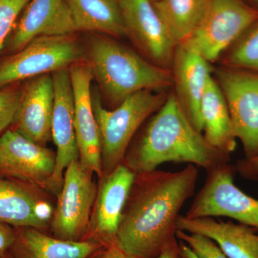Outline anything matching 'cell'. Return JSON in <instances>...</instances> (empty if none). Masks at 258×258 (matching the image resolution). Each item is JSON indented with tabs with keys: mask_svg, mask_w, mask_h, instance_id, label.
Instances as JSON below:
<instances>
[{
	"mask_svg": "<svg viewBox=\"0 0 258 258\" xmlns=\"http://www.w3.org/2000/svg\"><path fill=\"white\" fill-rule=\"evenodd\" d=\"M230 161V156L212 147L193 126L174 92L168 95L123 160L137 174L156 170L164 163H188L208 171Z\"/></svg>",
	"mask_w": 258,
	"mask_h": 258,
	"instance_id": "2",
	"label": "cell"
},
{
	"mask_svg": "<svg viewBox=\"0 0 258 258\" xmlns=\"http://www.w3.org/2000/svg\"><path fill=\"white\" fill-rule=\"evenodd\" d=\"M244 1L247 2L254 9L258 10V0H244Z\"/></svg>",
	"mask_w": 258,
	"mask_h": 258,
	"instance_id": "34",
	"label": "cell"
},
{
	"mask_svg": "<svg viewBox=\"0 0 258 258\" xmlns=\"http://www.w3.org/2000/svg\"><path fill=\"white\" fill-rule=\"evenodd\" d=\"M15 233L10 249L15 258H88L105 246L95 240H62L32 227H15Z\"/></svg>",
	"mask_w": 258,
	"mask_h": 258,
	"instance_id": "20",
	"label": "cell"
},
{
	"mask_svg": "<svg viewBox=\"0 0 258 258\" xmlns=\"http://www.w3.org/2000/svg\"><path fill=\"white\" fill-rule=\"evenodd\" d=\"M83 47L71 35L41 36L0 61V88L69 69L83 61Z\"/></svg>",
	"mask_w": 258,
	"mask_h": 258,
	"instance_id": "6",
	"label": "cell"
},
{
	"mask_svg": "<svg viewBox=\"0 0 258 258\" xmlns=\"http://www.w3.org/2000/svg\"><path fill=\"white\" fill-rule=\"evenodd\" d=\"M168 95L144 90L131 95L114 109L102 105L98 95L92 96L93 111L101 146L103 174L110 172L124 160L132 139L144 121L162 106Z\"/></svg>",
	"mask_w": 258,
	"mask_h": 258,
	"instance_id": "4",
	"label": "cell"
},
{
	"mask_svg": "<svg viewBox=\"0 0 258 258\" xmlns=\"http://www.w3.org/2000/svg\"><path fill=\"white\" fill-rule=\"evenodd\" d=\"M76 31L103 32L115 37L126 35L118 0H66Z\"/></svg>",
	"mask_w": 258,
	"mask_h": 258,
	"instance_id": "22",
	"label": "cell"
},
{
	"mask_svg": "<svg viewBox=\"0 0 258 258\" xmlns=\"http://www.w3.org/2000/svg\"><path fill=\"white\" fill-rule=\"evenodd\" d=\"M236 171L244 179L256 180L258 179V155L239 160L236 164Z\"/></svg>",
	"mask_w": 258,
	"mask_h": 258,
	"instance_id": "28",
	"label": "cell"
},
{
	"mask_svg": "<svg viewBox=\"0 0 258 258\" xmlns=\"http://www.w3.org/2000/svg\"><path fill=\"white\" fill-rule=\"evenodd\" d=\"M207 172L205 184L197 193L185 216L229 217L258 232V200L236 186L235 166L227 163Z\"/></svg>",
	"mask_w": 258,
	"mask_h": 258,
	"instance_id": "7",
	"label": "cell"
},
{
	"mask_svg": "<svg viewBox=\"0 0 258 258\" xmlns=\"http://www.w3.org/2000/svg\"><path fill=\"white\" fill-rule=\"evenodd\" d=\"M25 9L8 45L10 55L36 37L66 36L76 32L66 0H30Z\"/></svg>",
	"mask_w": 258,
	"mask_h": 258,
	"instance_id": "16",
	"label": "cell"
},
{
	"mask_svg": "<svg viewBox=\"0 0 258 258\" xmlns=\"http://www.w3.org/2000/svg\"><path fill=\"white\" fill-rule=\"evenodd\" d=\"M176 237L203 258H228L213 241L198 234L176 230Z\"/></svg>",
	"mask_w": 258,
	"mask_h": 258,
	"instance_id": "27",
	"label": "cell"
},
{
	"mask_svg": "<svg viewBox=\"0 0 258 258\" xmlns=\"http://www.w3.org/2000/svg\"><path fill=\"white\" fill-rule=\"evenodd\" d=\"M204 137L212 147L230 156L237 146L227 102L213 76L209 78L201 106Z\"/></svg>",
	"mask_w": 258,
	"mask_h": 258,
	"instance_id": "21",
	"label": "cell"
},
{
	"mask_svg": "<svg viewBox=\"0 0 258 258\" xmlns=\"http://www.w3.org/2000/svg\"><path fill=\"white\" fill-rule=\"evenodd\" d=\"M136 174L124 162L101 176L89 228L84 240L114 243Z\"/></svg>",
	"mask_w": 258,
	"mask_h": 258,
	"instance_id": "11",
	"label": "cell"
},
{
	"mask_svg": "<svg viewBox=\"0 0 258 258\" xmlns=\"http://www.w3.org/2000/svg\"><path fill=\"white\" fill-rule=\"evenodd\" d=\"M0 258H15V257L10 249V250L6 251V252H3V253H0Z\"/></svg>",
	"mask_w": 258,
	"mask_h": 258,
	"instance_id": "33",
	"label": "cell"
},
{
	"mask_svg": "<svg viewBox=\"0 0 258 258\" xmlns=\"http://www.w3.org/2000/svg\"><path fill=\"white\" fill-rule=\"evenodd\" d=\"M157 258H181L179 253V242L174 243L166 247Z\"/></svg>",
	"mask_w": 258,
	"mask_h": 258,
	"instance_id": "31",
	"label": "cell"
},
{
	"mask_svg": "<svg viewBox=\"0 0 258 258\" xmlns=\"http://www.w3.org/2000/svg\"><path fill=\"white\" fill-rule=\"evenodd\" d=\"M48 203L32 192L25 185L0 178V222L15 227L40 230L53 215Z\"/></svg>",
	"mask_w": 258,
	"mask_h": 258,
	"instance_id": "19",
	"label": "cell"
},
{
	"mask_svg": "<svg viewBox=\"0 0 258 258\" xmlns=\"http://www.w3.org/2000/svg\"><path fill=\"white\" fill-rule=\"evenodd\" d=\"M20 83L0 88V136L13 124L16 118L21 96Z\"/></svg>",
	"mask_w": 258,
	"mask_h": 258,
	"instance_id": "25",
	"label": "cell"
},
{
	"mask_svg": "<svg viewBox=\"0 0 258 258\" xmlns=\"http://www.w3.org/2000/svg\"><path fill=\"white\" fill-rule=\"evenodd\" d=\"M215 80L227 102L236 139L245 159L258 155V73L224 67Z\"/></svg>",
	"mask_w": 258,
	"mask_h": 258,
	"instance_id": "9",
	"label": "cell"
},
{
	"mask_svg": "<svg viewBox=\"0 0 258 258\" xmlns=\"http://www.w3.org/2000/svg\"><path fill=\"white\" fill-rule=\"evenodd\" d=\"M89 55L93 76L114 107L139 91H161L173 85L170 70L156 66L108 37H92Z\"/></svg>",
	"mask_w": 258,
	"mask_h": 258,
	"instance_id": "3",
	"label": "cell"
},
{
	"mask_svg": "<svg viewBox=\"0 0 258 258\" xmlns=\"http://www.w3.org/2000/svg\"><path fill=\"white\" fill-rule=\"evenodd\" d=\"M56 155L14 129L0 136V176L8 179L50 186Z\"/></svg>",
	"mask_w": 258,
	"mask_h": 258,
	"instance_id": "10",
	"label": "cell"
},
{
	"mask_svg": "<svg viewBox=\"0 0 258 258\" xmlns=\"http://www.w3.org/2000/svg\"><path fill=\"white\" fill-rule=\"evenodd\" d=\"M55 101L52 120V138L57 149L55 166L51 178L52 189L62 187L64 171L75 159H79L74 123V96L69 69L52 74Z\"/></svg>",
	"mask_w": 258,
	"mask_h": 258,
	"instance_id": "14",
	"label": "cell"
},
{
	"mask_svg": "<svg viewBox=\"0 0 258 258\" xmlns=\"http://www.w3.org/2000/svg\"><path fill=\"white\" fill-rule=\"evenodd\" d=\"M15 227L0 222V253L11 249L15 240Z\"/></svg>",
	"mask_w": 258,
	"mask_h": 258,
	"instance_id": "30",
	"label": "cell"
},
{
	"mask_svg": "<svg viewBox=\"0 0 258 258\" xmlns=\"http://www.w3.org/2000/svg\"><path fill=\"white\" fill-rule=\"evenodd\" d=\"M93 174L79 159L68 166L52 215L51 227L54 237L64 240H84L97 195Z\"/></svg>",
	"mask_w": 258,
	"mask_h": 258,
	"instance_id": "8",
	"label": "cell"
},
{
	"mask_svg": "<svg viewBox=\"0 0 258 258\" xmlns=\"http://www.w3.org/2000/svg\"><path fill=\"white\" fill-rule=\"evenodd\" d=\"M176 230L208 237L228 258H258V232L243 224L212 217L188 218L179 215Z\"/></svg>",
	"mask_w": 258,
	"mask_h": 258,
	"instance_id": "18",
	"label": "cell"
},
{
	"mask_svg": "<svg viewBox=\"0 0 258 258\" xmlns=\"http://www.w3.org/2000/svg\"><path fill=\"white\" fill-rule=\"evenodd\" d=\"M74 96V123L79 148V159L88 170L98 177L103 175L99 129L93 111L90 63L81 62L69 69Z\"/></svg>",
	"mask_w": 258,
	"mask_h": 258,
	"instance_id": "13",
	"label": "cell"
},
{
	"mask_svg": "<svg viewBox=\"0 0 258 258\" xmlns=\"http://www.w3.org/2000/svg\"><path fill=\"white\" fill-rule=\"evenodd\" d=\"M257 20L258 10L244 0H209L201 21L180 45L212 62Z\"/></svg>",
	"mask_w": 258,
	"mask_h": 258,
	"instance_id": "5",
	"label": "cell"
},
{
	"mask_svg": "<svg viewBox=\"0 0 258 258\" xmlns=\"http://www.w3.org/2000/svg\"><path fill=\"white\" fill-rule=\"evenodd\" d=\"M179 248L181 258H203L197 254L189 246L182 241H179Z\"/></svg>",
	"mask_w": 258,
	"mask_h": 258,
	"instance_id": "32",
	"label": "cell"
},
{
	"mask_svg": "<svg viewBox=\"0 0 258 258\" xmlns=\"http://www.w3.org/2000/svg\"><path fill=\"white\" fill-rule=\"evenodd\" d=\"M171 67L176 99L193 126L203 133L201 106L205 86L212 76L210 62L197 52L179 45Z\"/></svg>",
	"mask_w": 258,
	"mask_h": 258,
	"instance_id": "17",
	"label": "cell"
},
{
	"mask_svg": "<svg viewBox=\"0 0 258 258\" xmlns=\"http://www.w3.org/2000/svg\"><path fill=\"white\" fill-rule=\"evenodd\" d=\"M198 166L181 171L137 174L125 205L115 243L138 258H157L176 240L179 212L192 196Z\"/></svg>",
	"mask_w": 258,
	"mask_h": 258,
	"instance_id": "1",
	"label": "cell"
},
{
	"mask_svg": "<svg viewBox=\"0 0 258 258\" xmlns=\"http://www.w3.org/2000/svg\"><path fill=\"white\" fill-rule=\"evenodd\" d=\"M227 51L225 67L258 73V20Z\"/></svg>",
	"mask_w": 258,
	"mask_h": 258,
	"instance_id": "24",
	"label": "cell"
},
{
	"mask_svg": "<svg viewBox=\"0 0 258 258\" xmlns=\"http://www.w3.org/2000/svg\"><path fill=\"white\" fill-rule=\"evenodd\" d=\"M30 0H0V52L15 21Z\"/></svg>",
	"mask_w": 258,
	"mask_h": 258,
	"instance_id": "26",
	"label": "cell"
},
{
	"mask_svg": "<svg viewBox=\"0 0 258 258\" xmlns=\"http://www.w3.org/2000/svg\"><path fill=\"white\" fill-rule=\"evenodd\" d=\"M88 258H138L128 254L116 244L111 243L103 246Z\"/></svg>",
	"mask_w": 258,
	"mask_h": 258,
	"instance_id": "29",
	"label": "cell"
},
{
	"mask_svg": "<svg viewBox=\"0 0 258 258\" xmlns=\"http://www.w3.org/2000/svg\"><path fill=\"white\" fill-rule=\"evenodd\" d=\"M126 30L149 61L164 69L172 66L177 44L154 9L151 0H118Z\"/></svg>",
	"mask_w": 258,
	"mask_h": 258,
	"instance_id": "12",
	"label": "cell"
},
{
	"mask_svg": "<svg viewBox=\"0 0 258 258\" xmlns=\"http://www.w3.org/2000/svg\"><path fill=\"white\" fill-rule=\"evenodd\" d=\"M151 1H152V3H154V2L158 1V0H151Z\"/></svg>",
	"mask_w": 258,
	"mask_h": 258,
	"instance_id": "35",
	"label": "cell"
},
{
	"mask_svg": "<svg viewBox=\"0 0 258 258\" xmlns=\"http://www.w3.org/2000/svg\"><path fill=\"white\" fill-rule=\"evenodd\" d=\"M152 3L171 38L179 45L201 21L209 0H158Z\"/></svg>",
	"mask_w": 258,
	"mask_h": 258,
	"instance_id": "23",
	"label": "cell"
},
{
	"mask_svg": "<svg viewBox=\"0 0 258 258\" xmlns=\"http://www.w3.org/2000/svg\"><path fill=\"white\" fill-rule=\"evenodd\" d=\"M54 101L52 74L28 79L22 86L13 129L32 142L45 145L52 138Z\"/></svg>",
	"mask_w": 258,
	"mask_h": 258,
	"instance_id": "15",
	"label": "cell"
}]
</instances>
